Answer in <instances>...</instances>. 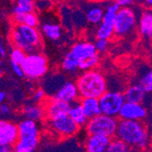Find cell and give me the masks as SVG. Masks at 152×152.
Masks as SVG:
<instances>
[{
  "label": "cell",
  "instance_id": "1",
  "mask_svg": "<svg viewBox=\"0 0 152 152\" xmlns=\"http://www.w3.org/2000/svg\"><path fill=\"white\" fill-rule=\"evenodd\" d=\"M76 86L78 96L82 99H99L107 92L105 77L95 69L83 72L77 79Z\"/></svg>",
  "mask_w": 152,
  "mask_h": 152
},
{
  "label": "cell",
  "instance_id": "2",
  "mask_svg": "<svg viewBox=\"0 0 152 152\" xmlns=\"http://www.w3.org/2000/svg\"><path fill=\"white\" fill-rule=\"evenodd\" d=\"M116 135L129 147L144 148L148 143V134L140 121L120 120L118 122Z\"/></svg>",
  "mask_w": 152,
  "mask_h": 152
},
{
  "label": "cell",
  "instance_id": "3",
  "mask_svg": "<svg viewBox=\"0 0 152 152\" xmlns=\"http://www.w3.org/2000/svg\"><path fill=\"white\" fill-rule=\"evenodd\" d=\"M21 66L24 76L30 80H35L44 77L47 73L48 60L44 55L37 52L27 54Z\"/></svg>",
  "mask_w": 152,
  "mask_h": 152
},
{
  "label": "cell",
  "instance_id": "4",
  "mask_svg": "<svg viewBox=\"0 0 152 152\" xmlns=\"http://www.w3.org/2000/svg\"><path fill=\"white\" fill-rule=\"evenodd\" d=\"M117 128L118 120L116 118L107 117L102 114L88 119L86 125V129L89 136H105L109 139L116 135Z\"/></svg>",
  "mask_w": 152,
  "mask_h": 152
},
{
  "label": "cell",
  "instance_id": "5",
  "mask_svg": "<svg viewBox=\"0 0 152 152\" xmlns=\"http://www.w3.org/2000/svg\"><path fill=\"white\" fill-rule=\"evenodd\" d=\"M125 102L124 94L115 90L107 91L99 99L101 114L111 118L118 116L120 108Z\"/></svg>",
  "mask_w": 152,
  "mask_h": 152
},
{
  "label": "cell",
  "instance_id": "6",
  "mask_svg": "<svg viewBox=\"0 0 152 152\" xmlns=\"http://www.w3.org/2000/svg\"><path fill=\"white\" fill-rule=\"evenodd\" d=\"M136 15L130 7H121L117 13L114 22V34L117 37H125L136 26Z\"/></svg>",
  "mask_w": 152,
  "mask_h": 152
},
{
  "label": "cell",
  "instance_id": "7",
  "mask_svg": "<svg viewBox=\"0 0 152 152\" xmlns=\"http://www.w3.org/2000/svg\"><path fill=\"white\" fill-rule=\"evenodd\" d=\"M51 129L63 137L74 136L79 129V127L67 115H62L54 119L49 120Z\"/></svg>",
  "mask_w": 152,
  "mask_h": 152
},
{
  "label": "cell",
  "instance_id": "8",
  "mask_svg": "<svg viewBox=\"0 0 152 152\" xmlns=\"http://www.w3.org/2000/svg\"><path fill=\"white\" fill-rule=\"evenodd\" d=\"M18 140V125L6 119H0V146L13 147Z\"/></svg>",
  "mask_w": 152,
  "mask_h": 152
},
{
  "label": "cell",
  "instance_id": "9",
  "mask_svg": "<svg viewBox=\"0 0 152 152\" xmlns=\"http://www.w3.org/2000/svg\"><path fill=\"white\" fill-rule=\"evenodd\" d=\"M121 120H134L139 121L147 116V110L141 104H134L125 102L118 113Z\"/></svg>",
  "mask_w": 152,
  "mask_h": 152
},
{
  "label": "cell",
  "instance_id": "10",
  "mask_svg": "<svg viewBox=\"0 0 152 152\" xmlns=\"http://www.w3.org/2000/svg\"><path fill=\"white\" fill-rule=\"evenodd\" d=\"M78 96H79L76 83L72 81H66L58 88L52 98L71 105L77 102Z\"/></svg>",
  "mask_w": 152,
  "mask_h": 152
},
{
  "label": "cell",
  "instance_id": "11",
  "mask_svg": "<svg viewBox=\"0 0 152 152\" xmlns=\"http://www.w3.org/2000/svg\"><path fill=\"white\" fill-rule=\"evenodd\" d=\"M70 109V104H67L66 102L51 99H49L44 107L45 116L49 119H54L62 115H67Z\"/></svg>",
  "mask_w": 152,
  "mask_h": 152
},
{
  "label": "cell",
  "instance_id": "12",
  "mask_svg": "<svg viewBox=\"0 0 152 152\" xmlns=\"http://www.w3.org/2000/svg\"><path fill=\"white\" fill-rule=\"evenodd\" d=\"M69 53L79 62L91 58L98 52H96L93 43L89 42V41L88 42V41H80L71 48Z\"/></svg>",
  "mask_w": 152,
  "mask_h": 152
},
{
  "label": "cell",
  "instance_id": "13",
  "mask_svg": "<svg viewBox=\"0 0 152 152\" xmlns=\"http://www.w3.org/2000/svg\"><path fill=\"white\" fill-rule=\"evenodd\" d=\"M16 26L18 27V29L23 36V37L26 40V42L31 45L36 50H38L42 48V37H41L40 32L37 28L23 25Z\"/></svg>",
  "mask_w": 152,
  "mask_h": 152
},
{
  "label": "cell",
  "instance_id": "14",
  "mask_svg": "<svg viewBox=\"0 0 152 152\" xmlns=\"http://www.w3.org/2000/svg\"><path fill=\"white\" fill-rule=\"evenodd\" d=\"M18 139H38L39 129L37 123L29 120L24 119L18 125Z\"/></svg>",
  "mask_w": 152,
  "mask_h": 152
},
{
  "label": "cell",
  "instance_id": "15",
  "mask_svg": "<svg viewBox=\"0 0 152 152\" xmlns=\"http://www.w3.org/2000/svg\"><path fill=\"white\" fill-rule=\"evenodd\" d=\"M10 42L15 48H18L22 51H24L26 55L36 53V49L26 42V40L23 37V36L20 34L19 30L18 29L17 26H14L10 31L9 36Z\"/></svg>",
  "mask_w": 152,
  "mask_h": 152
},
{
  "label": "cell",
  "instance_id": "16",
  "mask_svg": "<svg viewBox=\"0 0 152 152\" xmlns=\"http://www.w3.org/2000/svg\"><path fill=\"white\" fill-rule=\"evenodd\" d=\"M110 140L105 136H89L86 141V150L87 152H105Z\"/></svg>",
  "mask_w": 152,
  "mask_h": 152
},
{
  "label": "cell",
  "instance_id": "17",
  "mask_svg": "<svg viewBox=\"0 0 152 152\" xmlns=\"http://www.w3.org/2000/svg\"><path fill=\"white\" fill-rule=\"evenodd\" d=\"M22 115L25 119H29L34 122L41 120L45 116L44 107L38 104H27L22 109Z\"/></svg>",
  "mask_w": 152,
  "mask_h": 152
},
{
  "label": "cell",
  "instance_id": "18",
  "mask_svg": "<svg viewBox=\"0 0 152 152\" xmlns=\"http://www.w3.org/2000/svg\"><path fill=\"white\" fill-rule=\"evenodd\" d=\"M88 119H91L101 114L99 99H82L79 102Z\"/></svg>",
  "mask_w": 152,
  "mask_h": 152
},
{
  "label": "cell",
  "instance_id": "19",
  "mask_svg": "<svg viewBox=\"0 0 152 152\" xmlns=\"http://www.w3.org/2000/svg\"><path fill=\"white\" fill-rule=\"evenodd\" d=\"M146 92L142 89L140 85H132L127 88L124 94L126 102L134 103V104H141L145 99Z\"/></svg>",
  "mask_w": 152,
  "mask_h": 152
},
{
  "label": "cell",
  "instance_id": "20",
  "mask_svg": "<svg viewBox=\"0 0 152 152\" xmlns=\"http://www.w3.org/2000/svg\"><path fill=\"white\" fill-rule=\"evenodd\" d=\"M43 35L52 41H58L62 37V26L54 22H46L41 26Z\"/></svg>",
  "mask_w": 152,
  "mask_h": 152
},
{
  "label": "cell",
  "instance_id": "21",
  "mask_svg": "<svg viewBox=\"0 0 152 152\" xmlns=\"http://www.w3.org/2000/svg\"><path fill=\"white\" fill-rule=\"evenodd\" d=\"M68 116L70 117V118L78 127L86 126L88 121L79 102H75L70 105V109H69V112H68Z\"/></svg>",
  "mask_w": 152,
  "mask_h": 152
},
{
  "label": "cell",
  "instance_id": "22",
  "mask_svg": "<svg viewBox=\"0 0 152 152\" xmlns=\"http://www.w3.org/2000/svg\"><path fill=\"white\" fill-rule=\"evenodd\" d=\"M38 139H18L13 147L14 152H35Z\"/></svg>",
  "mask_w": 152,
  "mask_h": 152
},
{
  "label": "cell",
  "instance_id": "23",
  "mask_svg": "<svg viewBox=\"0 0 152 152\" xmlns=\"http://www.w3.org/2000/svg\"><path fill=\"white\" fill-rule=\"evenodd\" d=\"M103 16H104V10L99 5H93L89 7L85 13L87 21L93 25L101 23L103 19Z\"/></svg>",
  "mask_w": 152,
  "mask_h": 152
},
{
  "label": "cell",
  "instance_id": "24",
  "mask_svg": "<svg viewBox=\"0 0 152 152\" xmlns=\"http://www.w3.org/2000/svg\"><path fill=\"white\" fill-rule=\"evenodd\" d=\"M140 30L144 37L148 38L152 37V13L150 11H146L142 14L140 22Z\"/></svg>",
  "mask_w": 152,
  "mask_h": 152
},
{
  "label": "cell",
  "instance_id": "25",
  "mask_svg": "<svg viewBox=\"0 0 152 152\" xmlns=\"http://www.w3.org/2000/svg\"><path fill=\"white\" fill-rule=\"evenodd\" d=\"M14 21L17 24L16 26L23 25L29 27H34V28H36L38 25V18L34 12L26 14V15L14 16Z\"/></svg>",
  "mask_w": 152,
  "mask_h": 152
},
{
  "label": "cell",
  "instance_id": "26",
  "mask_svg": "<svg viewBox=\"0 0 152 152\" xmlns=\"http://www.w3.org/2000/svg\"><path fill=\"white\" fill-rule=\"evenodd\" d=\"M35 8V3L32 0H18L17 5L13 7L14 16L26 15V14L32 13Z\"/></svg>",
  "mask_w": 152,
  "mask_h": 152
},
{
  "label": "cell",
  "instance_id": "27",
  "mask_svg": "<svg viewBox=\"0 0 152 152\" xmlns=\"http://www.w3.org/2000/svg\"><path fill=\"white\" fill-rule=\"evenodd\" d=\"M61 67L63 71L69 74H75L78 70V61L68 52L64 57L61 64Z\"/></svg>",
  "mask_w": 152,
  "mask_h": 152
},
{
  "label": "cell",
  "instance_id": "28",
  "mask_svg": "<svg viewBox=\"0 0 152 152\" xmlns=\"http://www.w3.org/2000/svg\"><path fill=\"white\" fill-rule=\"evenodd\" d=\"M114 34V25L106 22H101L100 26L96 30V38L108 40Z\"/></svg>",
  "mask_w": 152,
  "mask_h": 152
},
{
  "label": "cell",
  "instance_id": "29",
  "mask_svg": "<svg viewBox=\"0 0 152 152\" xmlns=\"http://www.w3.org/2000/svg\"><path fill=\"white\" fill-rule=\"evenodd\" d=\"M100 60V57L99 53H96L94 56H92L91 58H88L85 60H82L78 62V69L82 70V71H88V70H92L95 66H98V64L99 63Z\"/></svg>",
  "mask_w": 152,
  "mask_h": 152
},
{
  "label": "cell",
  "instance_id": "30",
  "mask_svg": "<svg viewBox=\"0 0 152 152\" xmlns=\"http://www.w3.org/2000/svg\"><path fill=\"white\" fill-rule=\"evenodd\" d=\"M129 147L118 137L110 140L105 152H128Z\"/></svg>",
  "mask_w": 152,
  "mask_h": 152
},
{
  "label": "cell",
  "instance_id": "31",
  "mask_svg": "<svg viewBox=\"0 0 152 152\" xmlns=\"http://www.w3.org/2000/svg\"><path fill=\"white\" fill-rule=\"evenodd\" d=\"M9 57H10V62L11 63L21 65L23 63V61L25 60L26 57V54L24 51H22V50H20L18 48H13L12 50L10 51Z\"/></svg>",
  "mask_w": 152,
  "mask_h": 152
},
{
  "label": "cell",
  "instance_id": "32",
  "mask_svg": "<svg viewBox=\"0 0 152 152\" xmlns=\"http://www.w3.org/2000/svg\"><path fill=\"white\" fill-rule=\"evenodd\" d=\"M146 93L152 92V69L146 73L140 80L139 84Z\"/></svg>",
  "mask_w": 152,
  "mask_h": 152
},
{
  "label": "cell",
  "instance_id": "33",
  "mask_svg": "<svg viewBox=\"0 0 152 152\" xmlns=\"http://www.w3.org/2000/svg\"><path fill=\"white\" fill-rule=\"evenodd\" d=\"M95 48L98 53H103L107 50V46H108V41L107 40H103V39H96L94 44Z\"/></svg>",
  "mask_w": 152,
  "mask_h": 152
},
{
  "label": "cell",
  "instance_id": "34",
  "mask_svg": "<svg viewBox=\"0 0 152 152\" xmlns=\"http://www.w3.org/2000/svg\"><path fill=\"white\" fill-rule=\"evenodd\" d=\"M45 96H46L45 90L42 89V88H38L32 95V102L34 104H37V103H38L40 101H42L44 99V98H45Z\"/></svg>",
  "mask_w": 152,
  "mask_h": 152
},
{
  "label": "cell",
  "instance_id": "35",
  "mask_svg": "<svg viewBox=\"0 0 152 152\" xmlns=\"http://www.w3.org/2000/svg\"><path fill=\"white\" fill-rule=\"evenodd\" d=\"M11 114V107L8 104L3 103L0 105V117L7 118Z\"/></svg>",
  "mask_w": 152,
  "mask_h": 152
},
{
  "label": "cell",
  "instance_id": "36",
  "mask_svg": "<svg viewBox=\"0 0 152 152\" xmlns=\"http://www.w3.org/2000/svg\"><path fill=\"white\" fill-rule=\"evenodd\" d=\"M11 63V62H10ZM11 68H12V71L15 73L16 76H18V77H24V72L22 69V66L21 65L18 64H15V63H11Z\"/></svg>",
  "mask_w": 152,
  "mask_h": 152
},
{
  "label": "cell",
  "instance_id": "37",
  "mask_svg": "<svg viewBox=\"0 0 152 152\" xmlns=\"http://www.w3.org/2000/svg\"><path fill=\"white\" fill-rule=\"evenodd\" d=\"M7 48H6V46L3 42V40L0 38V59H2L4 58L7 57Z\"/></svg>",
  "mask_w": 152,
  "mask_h": 152
},
{
  "label": "cell",
  "instance_id": "38",
  "mask_svg": "<svg viewBox=\"0 0 152 152\" xmlns=\"http://www.w3.org/2000/svg\"><path fill=\"white\" fill-rule=\"evenodd\" d=\"M117 3L121 8V7H129V6L134 3V1H132V0H118V1H117Z\"/></svg>",
  "mask_w": 152,
  "mask_h": 152
},
{
  "label": "cell",
  "instance_id": "39",
  "mask_svg": "<svg viewBox=\"0 0 152 152\" xmlns=\"http://www.w3.org/2000/svg\"><path fill=\"white\" fill-rule=\"evenodd\" d=\"M0 152H14V148L11 146H0Z\"/></svg>",
  "mask_w": 152,
  "mask_h": 152
},
{
  "label": "cell",
  "instance_id": "40",
  "mask_svg": "<svg viewBox=\"0 0 152 152\" xmlns=\"http://www.w3.org/2000/svg\"><path fill=\"white\" fill-rule=\"evenodd\" d=\"M7 93L5 91H1V90H0V105L4 103V101L7 99Z\"/></svg>",
  "mask_w": 152,
  "mask_h": 152
},
{
  "label": "cell",
  "instance_id": "41",
  "mask_svg": "<svg viewBox=\"0 0 152 152\" xmlns=\"http://www.w3.org/2000/svg\"><path fill=\"white\" fill-rule=\"evenodd\" d=\"M4 74V64L2 59H0V77H1Z\"/></svg>",
  "mask_w": 152,
  "mask_h": 152
},
{
  "label": "cell",
  "instance_id": "42",
  "mask_svg": "<svg viewBox=\"0 0 152 152\" xmlns=\"http://www.w3.org/2000/svg\"><path fill=\"white\" fill-rule=\"evenodd\" d=\"M146 3L148 4V6L149 7L152 8V0H148V1H147Z\"/></svg>",
  "mask_w": 152,
  "mask_h": 152
},
{
  "label": "cell",
  "instance_id": "43",
  "mask_svg": "<svg viewBox=\"0 0 152 152\" xmlns=\"http://www.w3.org/2000/svg\"><path fill=\"white\" fill-rule=\"evenodd\" d=\"M128 152H139V151H137V149H135V148H129V150H128Z\"/></svg>",
  "mask_w": 152,
  "mask_h": 152
}]
</instances>
